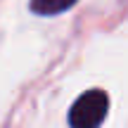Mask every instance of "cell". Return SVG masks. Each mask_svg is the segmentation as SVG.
I'll use <instances>...</instances> for the list:
<instances>
[{
    "mask_svg": "<svg viewBox=\"0 0 128 128\" xmlns=\"http://www.w3.org/2000/svg\"><path fill=\"white\" fill-rule=\"evenodd\" d=\"M109 109V97L102 90H88L71 104L69 124L71 128H97Z\"/></svg>",
    "mask_w": 128,
    "mask_h": 128,
    "instance_id": "cell-1",
    "label": "cell"
},
{
    "mask_svg": "<svg viewBox=\"0 0 128 128\" xmlns=\"http://www.w3.org/2000/svg\"><path fill=\"white\" fill-rule=\"evenodd\" d=\"M74 5H76V0H31V10L36 14H45V17L66 12Z\"/></svg>",
    "mask_w": 128,
    "mask_h": 128,
    "instance_id": "cell-2",
    "label": "cell"
}]
</instances>
